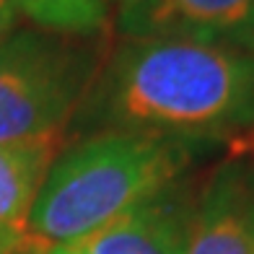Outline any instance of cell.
<instances>
[{"mask_svg": "<svg viewBox=\"0 0 254 254\" xmlns=\"http://www.w3.org/2000/svg\"><path fill=\"white\" fill-rule=\"evenodd\" d=\"M96 83L109 130L197 143L254 127V52L135 37L112 55Z\"/></svg>", "mask_w": 254, "mask_h": 254, "instance_id": "cell-1", "label": "cell"}, {"mask_svg": "<svg viewBox=\"0 0 254 254\" xmlns=\"http://www.w3.org/2000/svg\"><path fill=\"white\" fill-rule=\"evenodd\" d=\"M192 161V143L104 130L52 161L29 213L24 252L75 244L166 190Z\"/></svg>", "mask_w": 254, "mask_h": 254, "instance_id": "cell-2", "label": "cell"}, {"mask_svg": "<svg viewBox=\"0 0 254 254\" xmlns=\"http://www.w3.org/2000/svg\"><path fill=\"white\" fill-rule=\"evenodd\" d=\"M96 70L86 37L13 29L0 39V143L63 135Z\"/></svg>", "mask_w": 254, "mask_h": 254, "instance_id": "cell-3", "label": "cell"}, {"mask_svg": "<svg viewBox=\"0 0 254 254\" xmlns=\"http://www.w3.org/2000/svg\"><path fill=\"white\" fill-rule=\"evenodd\" d=\"M127 39H190L254 52V0H132L120 8Z\"/></svg>", "mask_w": 254, "mask_h": 254, "instance_id": "cell-4", "label": "cell"}, {"mask_svg": "<svg viewBox=\"0 0 254 254\" xmlns=\"http://www.w3.org/2000/svg\"><path fill=\"white\" fill-rule=\"evenodd\" d=\"M184 254H254V158H231L207 182Z\"/></svg>", "mask_w": 254, "mask_h": 254, "instance_id": "cell-5", "label": "cell"}, {"mask_svg": "<svg viewBox=\"0 0 254 254\" xmlns=\"http://www.w3.org/2000/svg\"><path fill=\"white\" fill-rule=\"evenodd\" d=\"M194 207L169 184L73 247L83 254H184Z\"/></svg>", "mask_w": 254, "mask_h": 254, "instance_id": "cell-6", "label": "cell"}, {"mask_svg": "<svg viewBox=\"0 0 254 254\" xmlns=\"http://www.w3.org/2000/svg\"><path fill=\"white\" fill-rule=\"evenodd\" d=\"M63 135L0 143V231L26 236L29 213L52 161L60 156Z\"/></svg>", "mask_w": 254, "mask_h": 254, "instance_id": "cell-7", "label": "cell"}, {"mask_svg": "<svg viewBox=\"0 0 254 254\" xmlns=\"http://www.w3.org/2000/svg\"><path fill=\"white\" fill-rule=\"evenodd\" d=\"M37 29L91 37L107 26V0H13Z\"/></svg>", "mask_w": 254, "mask_h": 254, "instance_id": "cell-8", "label": "cell"}, {"mask_svg": "<svg viewBox=\"0 0 254 254\" xmlns=\"http://www.w3.org/2000/svg\"><path fill=\"white\" fill-rule=\"evenodd\" d=\"M18 8L13 0H0V39L8 37L10 31L18 26Z\"/></svg>", "mask_w": 254, "mask_h": 254, "instance_id": "cell-9", "label": "cell"}, {"mask_svg": "<svg viewBox=\"0 0 254 254\" xmlns=\"http://www.w3.org/2000/svg\"><path fill=\"white\" fill-rule=\"evenodd\" d=\"M21 252H24V239L0 231V254H21Z\"/></svg>", "mask_w": 254, "mask_h": 254, "instance_id": "cell-10", "label": "cell"}, {"mask_svg": "<svg viewBox=\"0 0 254 254\" xmlns=\"http://www.w3.org/2000/svg\"><path fill=\"white\" fill-rule=\"evenodd\" d=\"M26 254H83V252L73 244H63V247H50L44 252H26Z\"/></svg>", "mask_w": 254, "mask_h": 254, "instance_id": "cell-11", "label": "cell"}, {"mask_svg": "<svg viewBox=\"0 0 254 254\" xmlns=\"http://www.w3.org/2000/svg\"><path fill=\"white\" fill-rule=\"evenodd\" d=\"M112 3H117V5L122 8V5H127V3H132V0H112Z\"/></svg>", "mask_w": 254, "mask_h": 254, "instance_id": "cell-12", "label": "cell"}, {"mask_svg": "<svg viewBox=\"0 0 254 254\" xmlns=\"http://www.w3.org/2000/svg\"><path fill=\"white\" fill-rule=\"evenodd\" d=\"M21 254H26V252H21Z\"/></svg>", "mask_w": 254, "mask_h": 254, "instance_id": "cell-13", "label": "cell"}]
</instances>
